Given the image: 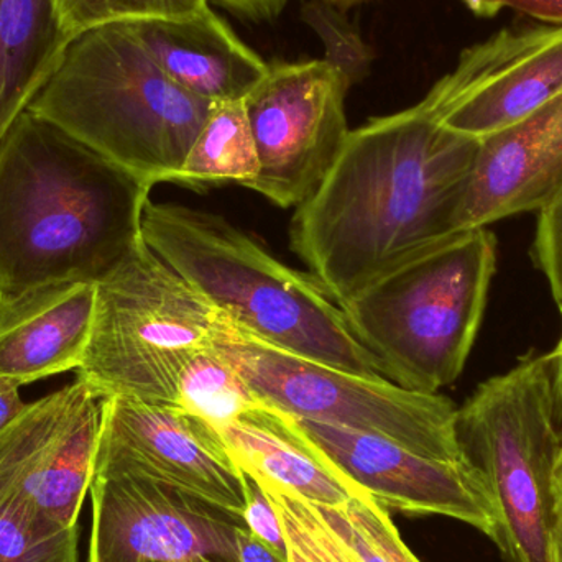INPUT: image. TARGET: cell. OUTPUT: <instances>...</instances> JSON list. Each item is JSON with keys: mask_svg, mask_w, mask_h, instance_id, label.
<instances>
[{"mask_svg": "<svg viewBox=\"0 0 562 562\" xmlns=\"http://www.w3.org/2000/svg\"><path fill=\"white\" fill-rule=\"evenodd\" d=\"M288 419L330 468L383 508L454 518L488 538L494 535L491 497L468 462L436 461L382 436L293 416Z\"/></svg>", "mask_w": 562, "mask_h": 562, "instance_id": "obj_14", "label": "cell"}, {"mask_svg": "<svg viewBox=\"0 0 562 562\" xmlns=\"http://www.w3.org/2000/svg\"><path fill=\"white\" fill-rule=\"evenodd\" d=\"M554 362H557V395L558 405L562 416V333L560 340H558L557 349L553 350Z\"/></svg>", "mask_w": 562, "mask_h": 562, "instance_id": "obj_35", "label": "cell"}, {"mask_svg": "<svg viewBox=\"0 0 562 562\" xmlns=\"http://www.w3.org/2000/svg\"><path fill=\"white\" fill-rule=\"evenodd\" d=\"M314 507L357 562H422L403 543L386 508L367 492L337 507Z\"/></svg>", "mask_w": 562, "mask_h": 562, "instance_id": "obj_22", "label": "cell"}, {"mask_svg": "<svg viewBox=\"0 0 562 562\" xmlns=\"http://www.w3.org/2000/svg\"><path fill=\"white\" fill-rule=\"evenodd\" d=\"M142 236L234 326L256 339L294 356L386 379L319 281L281 263L223 216L148 201Z\"/></svg>", "mask_w": 562, "mask_h": 562, "instance_id": "obj_3", "label": "cell"}, {"mask_svg": "<svg viewBox=\"0 0 562 562\" xmlns=\"http://www.w3.org/2000/svg\"><path fill=\"white\" fill-rule=\"evenodd\" d=\"M88 562H239L243 515L137 472L94 469Z\"/></svg>", "mask_w": 562, "mask_h": 562, "instance_id": "obj_10", "label": "cell"}, {"mask_svg": "<svg viewBox=\"0 0 562 562\" xmlns=\"http://www.w3.org/2000/svg\"><path fill=\"white\" fill-rule=\"evenodd\" d=\"M175 406L217 428L267 405L211 346L198 352L184 367L178 380Z\"/></svg>", "mask_w": 562, "mask_h": 562, "instance_id": "obj_21", "label": "cell"}, {"mask_svg": "<svg viewBox=\"0 0 562 562\" xmlns=\"http://www.w3.org/2000/svg\"><path fill=\"white\" fill-rule=\"evenodd\" d=\"M158 68L203 101H244L269 72L210 3L184 19L124 23Z\"/></svg>", "mask_w": 562, "mask_h": 562, "instance_id": "obj_16", "label": "cell"}, {"mask_svg": "<svg viewBox=\"0 0 562 562\" xmlns=\"http://www.w3.org/2000/svg\"><path fill=\"white\" fill-rule=\"evenodd\" d=\"M213 347L277 412L382 436L436 461H464L456 439L458 406L441 393L416 392L284 352L226 316Z\"/></svg>", "mask_w": 562, "mask_h": 562, "instance_id": "obj_8", "label": "cell"}, {"mask_svg": "<svg viewBox=\"0 0 562 562\" xmlns=\"http://www.w3.org/2000/svg\"><path fill=\"white\" fill-rule=\"evenodd\" d=\"M213 104L171 81L124 25L76 36L29 111L155 187L173 183Z\"/></svg>", "mask_w": 562, "mask_h": 562, "instance_id": "obj_4", "label": "cell"}, {"mask_svg": "<svg viewBox=\"0 0 562 562\" xmlns=\"http://www.w3.org/2000/svg\"><path fill=\"white\" fill-rule=\"evenodd\" d=\"M223 319L142 240L95 281L94 319L78 376L102 400L175 405L181 372L213 346Z\"/></svg>", "mask_w": 562, "mask_h": 562, "instance_id": "obj_7", "label": "cell"}, {"mask_svg": "<svg viewBox=\"0 0 562 562\" xmlns=\"http://www.w3.org/2000/svg\"><path fill=\"white\" fill-rule=\"evenodd\" d=\"M216 429L239 469L310 504L337 507L362 492L327 464L286 415L270 406Z\"/></svg>", "mask_w": 562, "mask_h": 562, "instance_id": "obj_18", "label": "cell"}, {"mask_svg": "<svg viewBox=\"0 0 562 562\" xmlns=\"http://www.w3.org/2000/svg\"><path fill=\"white\" fill-rule=\"evenodd\" d=\"M554 562H562V520L558 521L557 531H554Z\"/></svg>", "mask_w": 562, "mask_h": 562, "instance_id": "obj_36", "label": "cell"}, {"mask_svg": "<svg viewBox=\"0 0 562 562\" xmlns=\"http://www.w3.org/2000/svg\"><path fill=\"white\" fill-rule=\"evenodd\" d=\"M326 2L336 7V9L344 10L357 5V3L366 2V0H326Z\"/></svg>", "mask_w": 562, "mask_h": 562, "instance_id": "obj_37", "label": "cell"}, {"mask_svg": "<svg viewBox=\"0 0 562 562\" xmlns=\"http://www.w3.org/2000/svg\"><path fill=\"white\" fill-rule=\"evenodd\" d=\"M554 507H557L558 517L562 520V431H561V448L558 454L557 468H554Z\"/></svg>", "mask_w": 562, "mask_h": 562, "instance_id": "obj_34", "label": "cell"}, {"mask_svg": "<svg viewBox=\"0 0 562 562\" xmlns=\"http://www.w3.org/2000/svg\"><path fill=\"white\" fill-rule=\"evenodd\" d=\"M206 5L207 0H59L63 22L72 40L101 26L184 19Z\"/></svg>", "mask_w": 562, "mask_h": 562, "instance_id": "obj_25", "label": "cell"}, {"mask_svg": "<svg viewBox=\"0 0 562 562\" xmlns=\"http://www.w3.org/2000/svg\"><path fill=\"white\" fill-rule=\"evenodd\" d=\"M477 147L425 101L350 131L326 180L296 207L291 247L346 303L456 233Z\"/></svg>", "mask_w": 562, "mask_h": 562, "instance_id": "obj_1", "label": "cell"}, {"mask_svg": "<svg viewBox=\"0 0 562 562\" xmlns=\"http://www.w3.org/2000/svg\"><path fill=\"white\" fill-rule=\"evenodd\" d=\"M508 2L510 0H464L468 9L482 19H492L497 15L502 10L507 9Z\"/></svg>", "mask_w": 562, "mask_h": 562, "instance_id": "obj_33", "label": "cell"}, {"mask_svg": "<svg viewBox=\"0 0 562 562\" xmlns=\"http://www.w3.org/2000/svg\"><path fill=\"white\" fill-rule=\"evenodd\" d=\"M507 9L550 25H562V0H510Z\"/></svg>", "mask_w": 562, "mask_h": 562, "instance_id": "obj_31", "label": "cell"}, {"mask_svg": "<svg viewBox=\"0 0 562 562\" xmlns=\"http://www.w3.org/2000/svg\"><path fill=\"white\" fill-rule=\"evenodd\" d=\"M243 471V469H240ZM244 497V521L246 527L263 543L269 544L272 550L288 560L286 541H284L283 527L277 512L276 505L270 501L263 485L254 475L243 471Z\"/></svg>", "mask_w": 562, "mask_h": 562, "instance_id": "obj_28", "label": "cell"}, {"mask_svg": "<svg viewBox=\"0 0 562 562\" xmlns=\"http://www.w3.org/2000/svg\"><path fill=\"white\" fill-rule=\"evenodd\" d=\"M531 259L548 280L562 317V196L538 214Z\"/></svg>", "mask_w": 562, "mask_h": 562, "instance_id": "obj_27", "label": "cell"}, {"mask_svg": "<svg viewBox=\"0 0 562 562\" xmlns=\"http://www.w3.org/2000/svg\"><path fill=\"white\" fill-rule=\"evenodd\" d=\"M495 270V234L461 231L339 306L390 382L439 393L464 370Z\"/></svg>", "mask_w": 562, "mask_h": 562, "instance_id": "obj_5", "label": "cell"}, {"mask_svg": "<svg viewBox=\"0 0 562 562\" xmlns=\"http://www.w3.org/2000/svg\"><path fill=\"white\" fill-rule=\"evenodd\" d=\"M301 16L323 42L326 49L324 59L334 66L350 86L369 76L373 59L372 49L339 9L326 0H311L301 10Z\"/></svg>", "mask_w": 562, "mask_h": 562, "instance_id": "obj_26", "label": "cell"}, {"mask_svg": "<svg viewBox=\"0 0 562 562\" xmlns=\"http://www.w3.org/2000/svg\"><path fill=\"white\" fill-rule=\"evenodd\" d=\"M95 281L0 296V376L22 385L78 370L91 337Z\"/></svg>", "mask_w": 562, "mask_h": 562, "instance_id": "obj_17", "label": "cell"}, {"mask_svg": "<svg viewBox=\"0 0 562 562\" xmlns=\"http://www.w3.org/2000/svg\"><path fill=\"white\" fill-rule=\"evenodd\" d=\"M151 188L26 109L0 142V296L102 279L144 240Z\"/></svg>", "mask_w": 562, "mask_h": 562, "instance_id": "obj_2", "label": "cell"}, {"mask_svg": "<svg viewBox=\"0 0 562 562\" xmlns=\"http://www.w3.org/2000/svg\"><path fill=\"white\" fill-rule=\"evenodd\" d=\"M562 419L553 352L530 353L458 408L456 439L494 507L505 562H554V468Z\"/></svg>", "mask_w": 562, "mask_h": 562, "instance_id": "obj_6", "label": "cell"}, {"mask_svg": "<svg viewBox=\"0 0 562 562\" xmlns=\"http://www.w3.org/2000/svg\"><path fill=\"white\" fill-rule=\"evenodd\" d=\"M99 468L157 479L233 514L246 508L243 471L217 429L175 405L104 398Z\"/></svg>", "mask_w": 562, "mask_h": 562, "instance_id": "obj_13", "label": "cell"}, {"mask_svg": "<svg viewBox=\"0 0 562 562\" xmlns=\"http://www.w3.org/2000/svg\"><path fill=\"white\" fill-rule=\"evenodd\" d=\"M102 402L76 376L0 429V505L20 501L59 527L79 525L94 477Z\"/></svg>", "mask_w": 562, "mask_h": 562, "instance_id": "obj_11", "label": "cell"}, {"mask_svg": "<svg viewBox=\"0 0 562 562\" xmlns=\"http://www.w3.org/2000/svg\"><path fill=\"white\" fill-rule=\"evenodd\" d=\"M237 544H239V562H288L286 558L260 541L247 527L240 528Z\"/></svg>", "mask_w": 562, "mask_h": 562, "instance_id": "obj_30", "label": "cell"}, {"mask_svg": "<svg viewBox=\"0 0 562 562\" xmlns=\"http://www.w3.org/2000/svg\"><path fill=\"white\" fill-rule=\"evenodd\" d=\"M71 42L59 0H0V142Z\"/></svg>", "mask_w": 562, "mask_h": 562, "instance_id": "obj_19", "label": "cell"}, {"mask_svg": "<svg viewBox=\"0 0 562 562\" xmlns=\"http://www.w3.org/2000/svg\"><path fill=\"white\" fill-rule=\"evenodd\" d=\"M562 196V95L479 140L454 231L538 213Z\"/></svg>", "mask_w": 562, "mask_h": 562, "instance_id": "obj_15", "label": "cell"}, {"mask_svg": "<svg viewBox=\"0 0 562 562\" xmlns=\"http://www.w3.org/2000/svg\"><path fill=\"white\" fill-rule=\"evenodd\" d=\"M562 95V25L504 30L462 52L423 101L445 127L481 138Z\"/></svg>", "mask_w": 562, "mask_h": 562, "instance_id": "obj_12", "label": "cell"}, {"mask_svg": "<svg viewBox=\"0 0 562 562\" xmlns=\"http://www.w3.org/2000/svg\"><path fill=\"white\" fill-rule=\"evenodd\" d=\"M350 85L326 59L269 63L244 99L259 154V177L247 190L280 207H297L326 180L350 131Z\"/></svg>", "mask_w": 562, "mask_h": 562, "instance_id": "obj_9", "label": "cell"}, {"mask_svg": "<svg viewBox=\"0 0 562 562\" xmlns=\"http://www.w3.org/2000/svg\"><path fill=\"white\" fill-rule=\"evenodd\" d=\"M22 383L7 376H0V429L13 422L29 403L23 402L20 396Z\"/></svg>", "mask_w": 562, "mask_h": 562, "instance_id": "obj_32", "label": "cell"}, {"mask_svg": "<svg viewBox=\"0 0 562 562\" xmlns=\"http://www.w3.org/2000/svg\"><path fill=\"white\" fill-rule=\"evenodd\" d=\"M260 484L279 512L288 562H357L313 504L276 485Z\"/></svg>", "mask_w": 562, "mask_h": 562, "instance_id": "obj_24", "label": "cell"}, {"mask_svg": "<svg viewBox=\"0 0 562 562\" xmlns=\"http://www.w3.org/2000/svg\"><path fill=\"white\" fill-rule=\"evenodd\" d=\"M79 525L59 527L20 501L0 505V562H79Z\"/></svg>", "mask_w": 562, "mask_h": 562, "instance_id": "obj_23", "label": "cell"}, {"mask_svg": "<svg viewBox=\"0 0 562 562\" xmlns=\"http://www.w3.org/2000/svg\"><path fill=\"white\" fill-rule=\"evenodd\" d=\"M214 2L246 19L272 20L286 9L291 0H214Z\"/></svg>", "mask_w": 562, "mask_h": 562, "instance_id": "obj_29", "label": "cell"}, {"mask_svg": "<svg viewBox=\"0 0 562 562\" xmlns=\"http://www.w3.org/2000/svg\"><path fill=\"white\" fill-rule=\"evenodd\" d=\"M260 161L244 101L216 102L194 138L173 183L201 187L237 183L249 187Z\"/></svg>", "mask_w": 562, "mask_h": 562, "instance_id": "obj_20", "label": "cell"}]
</instances>
